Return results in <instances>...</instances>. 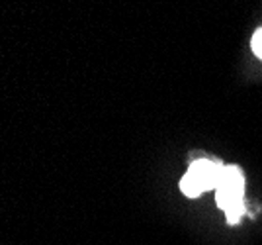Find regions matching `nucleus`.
I'll list each match as a JSON object with an SVG mask.
<instances>
[{"mask_svg":"<svg viewBox=\"0 0 262 245\" xmlns=\"http://www.w3.org/2000/svg\"><path fill=\"white\" fill-rule=\"evenodd\" d=\"M225 165H221L219 161H211V159H198L194 161L188 173L198 180V185L202 187V190H215L219 185V178L223 173Z\"/></svg>","mask_w":262,"mask_h":245,"instance_id":"2","label":"nucleus"},{"mask_svg":"<svg viewBox=\"0 0 262 245\" xmlns=\"http://www.w3.org/2000/svg\"><path fill=\"white\" fill-rule=\"evenodd\" d=\"M217 206L225 212L227 223L235 226L245 216V175L237 165H227L221 173L219 185L215 189Z\"/></svg>","mask_w":262,"mask_h":245,"instance_id":"1","label":"nucleus"},{"mask_svg":"<svg viewBox=\"0 0 262 245\" xmlns=\"http://www.w3.org/2000/svg\"><path fill=\"white\" fill-rule=\"evenodd\" d=\"M180 190L184 192L188 198H196V196H200L204 192L202 187L198 185V180L190 173H186L184 177H182V180H180Z\"/></svg>","mask_w":262,"mask_h":245,"instance_id":"3","label":"nucleus"},{"mask_svg":"<svg viewBox=\"0 0 262 245\" xmlns=\"http://www.w3.org/2000/svg\"><path fill=\"white\" fill-rule=\"evenodd\" d=\"M251 47H252V51L256 53V57L262 59V28L254 32V35H252V39H251Z\"/></svg>","mask_w":262,"mask_h":245,"instance_id":"4","label":"nucleus"}]
</instances>
